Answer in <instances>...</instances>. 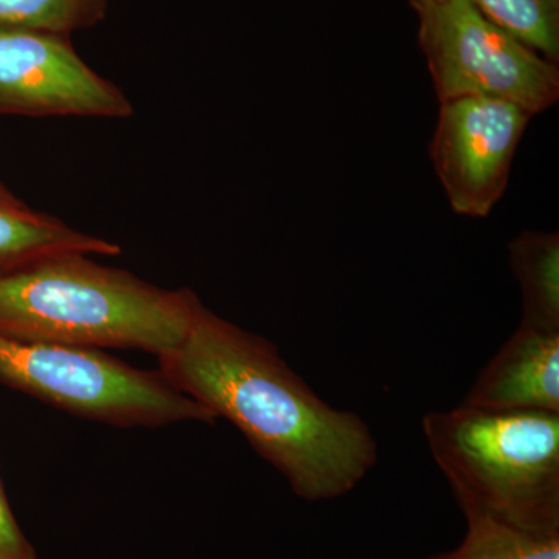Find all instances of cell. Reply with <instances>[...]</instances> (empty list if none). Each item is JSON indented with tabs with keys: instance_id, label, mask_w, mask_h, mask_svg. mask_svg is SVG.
Listing matches in <instances>:
<instances>
[{
	"instance_id": "cell-14",
	"label": "cell",
	"mask_w": 559,
	"mask_h": 559,
	"mask_svg": "<svg viewBox=\"0 0 559 559\" xmlns=\"http://www.w3.org/2000/svg\"><path fill=\"white\" fill-rule=\"evenodd\" d=\"M0 559H38L11 513L0 484Z\"/></svg>"
},
{
	"instance_id": "cell-15",
	"label": "cell",
	"mask_w": 559,
	"mask_h": 559,
	"mask_svg": "<svg viewBox=\"0 0 559 559\" xmlns=\"http://www.w3.org/2000/svg\"><path fill=\"white\" fill-rule=\"evenodd\" d=\"M0 194H11L9 190H7V187L3 186L2 182H0Z\"/></svg>"
},
{
	"instance_id": "cell-11",
	"label": "cell",
	"mask_w": 559,
	"mask_h": 559,
	"mask_svg": "<svg viewBox=\"0 0 559 559\" xmlns=\"http://www.w3.org/2000/svg\"><path fill=\"white\" fill-rule=\"evenodd\" d=\"M466 535L454 550L430 559H559V535L525 532L476 510H462Z\"/></svg>"
},
{
	"instance_id": "cell-3",
	"label": "cell",
	"mask_w": 559,
	"mask_h": 559,
	"mask_svg": "<svg viewBox=\"0 0 559 559\" xmlns=\"http://www.w3.org/2000/svg\"><path fill=\"white\" fill-rule=\"evenodd\" d=\"M421 426L460 509L559 535V414L459 406L430 412Z\"/></svg>"
},
{
	"instance_id": "cell-16",
	"label": "cell",
	"mask_w": 559,
	"mask_h": 559,
	"mask_svg": "<svg viewBox=\"0 0 559 559\" xmlns=\"http://www.w3.org/2000/svg\"><path fill=\"white\" fill-rule=\"evenodd\" d=\"M423 2H430V0H412V5H415V3H423Z\"/></svg>"
},
{
	"instance_id": "cell-13",
	"label": "cell",
	"mask_w": 559,
	"mask_h": 559,
	"mask_svg": "<svg viewBox=\"0 0 559 559\" xmlns=\"http://www.w3.org/2000/svg\"><path fill=\"white\" fill-rule=\"evenodd\" d=\"M106 0H0V27L68 35L91 27Z\"/></svg>"
},
{
	"instance_id": "cell-12",
	"label": "cell",
	"mask_w": 559,
	"mask_h": 559,
	"mask_svg": "<svg viewBox=\"0 0 559 559\" xmlns=\"http://www.w3.org/2000/svg\"><path fill=\"white\" fill-rule=\"evenodd\" d=\"M485 20L558 64L559 0H468Z\"/></svg>"
},
{
	"instance_id": "cell-1",
	"label": "cell",
	"mask_w": 559,
	"mask_h": 559,
	"mask_svg": "<svg viewBox=\"0 0 559 559\" xmlns=\"http://www.w3.org/2000/svg\"><path fill=\"white\" fill-rule=\"evenodd\" d=\"M159 362L176 389L229 419L301 499L342 498L377 465L378 441L358 414L330 406L272 342L204 304Z\"/></svg>"
},
{
	"instance_id": "cell-5",
	"label": "cell",
	"mask_w": 559,
	"mask_h": 559,
	"mask_svg": "<svg viewBox=\"0 0 559 559\" xmlns=\"http://www.w3.org/2000/svg\"><path fill=\"white\" fill-rule=\"evenodd\" d=\"M414 9L440 103L492 98L536 116L558 102V64L485 20L468 0H430Z\"/></svg>"
},
{
	"instance_id": "cell-2",
	"label": "cell",
	"mask_w": 559,
	"mask_h": 559,
	"mask_svg": "<svg viewBox=\"0 0 559 559\" xmlns=\"http://www.w3.org/2000/svg\"><path fill=\"white\" fill-rule=\"evenodd\" d=\"M201 304L189 289L160 288L90 253L64 252L0 274V336L142 349L162 359L186 340Z\"/></svg>"
},
{
	"instance_id": "cell-4",
	"label": "cell",
	"mask_w": 559,
	"mask_h": 559,
	"mask_svg": "<svg viewBox=\"0 0 559 559\" xmlns=\"http://www.w3.org/2000/svg\"><path fill=\"white\" fill-rule=\"evenodd\" d=\"M0 382L76 417L106 425L156 428L218 421L162 371L135 369L102 349L0 336Z\"/></svg>"
},
{
	"instance_id": "cell-8",
	"label": "cell",
	"mask_w": 559,
	"mask_h": 559,
	"mask_svg": "<svg viewBox=\"0 0 559 559\" xmlns=\"http://www.w3.org/2000/svg\"><path fill=\"white\" fill-rule=\"evenodd\" d=\"M460 406L484 412L559 414V331L520 323Z\"/></svg>"
},
{
	"instance_id": "cell-10",
	"label": "cell",
	"mask_w": 559,
	"mask_h": 559,
	"mask_svg": "<svg viewBox=\"0 0 559 559\" xmlns=\"http://www.w3.org/2000/svg\"><path fill=\"white\" fill-rule=\"evenodd\" d=\"M511 271L521 286L524 325L559 331V235L525 231L509 246Z\"/></svg>"
},
{
	"instance_id": "cell-9",
	"label": "cell",
	"mask_w": 559,
	"mask_h": 559,
	"mask_svg": "<svg viewBox=\"0 0 559 559\" xmlns=\"http://www.w3.org/2000/svg\"><path fill=\"white\" fill-rule=\"evenodd\" d=\"M64 252L116 257L121 248L36 212L13 194H0V274Z\"/></svg>"
},
{
	"instance_id": "cell-7",
	"label": "cell",
	"mask_w": 559,
	"mask_h": 559,
	"mask_svg": "<svg viewBox=\"0 0 559 559\" xmlns=\"http://www.w3.org/2000/svg\"><path fill=\"white\" fill-rule=\"evenodd\" d=\"M532 114L514 103L465 97L440 103L430 159L459 215L484 218L509 183Z\"/></svg>"
},
{
	"instance_id": "cell-6",
	"label": "cell",
	"mask_w": 559,
	"mask_h": 559,
	"mask_svg": "<svg viewBox=\"0 0 559 559\" xmlns=\"http://www.w3.org/2000/svg\"><path fill=\"white\" fill-rule=\"evenodd\" d=\"M0 114L117 120L134 106L81 60L68 35L0 27Z\"/></svg>"
}]
</instances>
